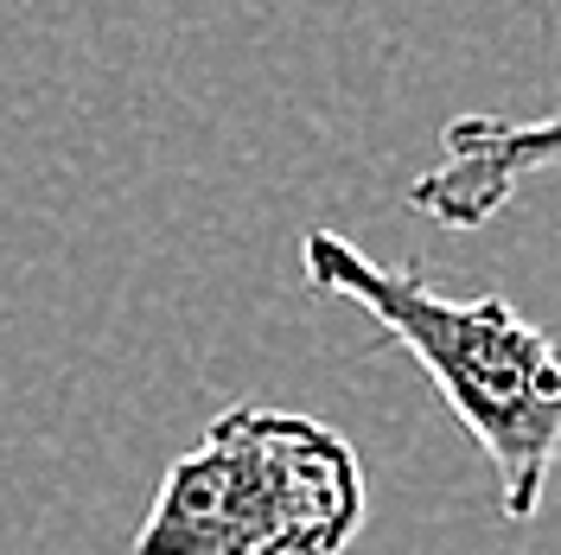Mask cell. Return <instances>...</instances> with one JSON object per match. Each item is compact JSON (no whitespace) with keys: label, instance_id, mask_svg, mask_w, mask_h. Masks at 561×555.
Wrapping results in <instances>:
<instances>
[{"label":"cell","instance_id":"cell-1","mask_svg":"<svg viewBox=\"0 0 561 555\" xmlns=\"http://www.w3.org/2000/svg\"><path fill=\"white\" fill-rule=\"evenodd\" d=\"M313 294L357 307L440 389L454 421L485 448L504 518L542 511L549 473L561 466V346L529 326L504 294H440L415 269L377 262L339 230L300 237Z\"/></svg>","mask_w":561,"mask_h":555},{"label":"cell","instance_id":"cell-2","mask_svg":"<svg viewBox=\"0 0 561 555\" xmlns=\"http://www.w3.org/2000/svg\"><path fill=\"white\" fill-rule=\"evenodd\" d=\"M364 518V460L332 421L230 403L167 466L135 555H345Z\"/></svg>","mask_w":561,"mask_h":555},{"label":"cell","instance_id":"cell-3","mask_svg":"<svg viewBox=\"0 0 561 555\" xmlns=\"http://www.w3.org/2000/svg\"><path fill=\"white\" fill-rule=\"evenodd\" d=\"M561 167V115H454L440 128V160L409 185V211L440 230H485L524 179Z\"/></svg>","mask_w":561,"mask_h":555}]
</instances>
